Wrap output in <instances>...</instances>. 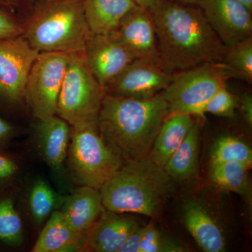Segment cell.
Here are the masks:
<instances>
[{
	"mask_svg": "<svg viewBox=\"0 0 252 252\" xmlns=\"http://www.w3.org/2000/svg\"><path fill=\"white\" fill-rule=\"evenodd\" d=\"M149 11L167 70L178 72L205 63L222 62L225 46L198 6L158 0Z\"/></svg>",
	"mask_w": 252,
	"mask_h": 252,
	"instance_id": "obj_1",
	"label": "cell"
},
{
	"mask_svg": "<svg viewBox=\"0 0 252 252\" xmlns=\"http://www.w3.org/2000/svg\"><path fill=\"white\" fill-rule=\"evenodd\" d=\"M170 109L161 93L148 99L105 94L97 120L99 135L124 163L149 157Z\"/></svg>",
	"mask_w": 252,
	"mask_h": 252,
	"instance_id": "obj_2",
	"label": "cell"
},
{
	"mask_svg": "<svg viewBox=\"0 0 252 252\" xmlns=\"http://www.w3.org/2000/svg\"><path fill=\"white\" fill-rule=\"evenodd\" d=\"M173 181L147 157L124 163L99 192L109 211L156 217L171 195Z\"/></svg>",
	"mask_w": 252,
	"mask_h": 252,
	"instance_id": "obj_3",
	"label": "cell"
},
{
	"mask_svg": "<svg viewBox=\"0 0 252 252\" xmlns=\"http://www.w3.org/2000/svg\"><path fill=\"white\" fill-rule=\"evenodd\" d=\"M91 32L82 0H57L41 7L24 32L39 52L83 54Z\"/></svg>",
	"mask_w": 252,
	"mask_h": 252,
	"instance_id": "obj_4",
	"label": "cell"
},
{
	"mask_svg": "<svg viewBox=\"0 0 252 252\" xmlns=\"http://www.w3.org/2000/svg\"><path fill=\"white\" fill-rule=\"evenodd\" d=\"M238 74L222 62L209 63L175 72L173 79L161 94L167 102L170 115L189 114L202 117L207 101Z\"/></svg>",
	"mask_w": 252,
	"mask_h": 252,
	"instance_id": "obj_5",
	"label": "cell"
},
{
	"mask_svg": "<svg viewBox=\"0 0 252 252\" xmlns=\"http://www.w3.org/2000/svg\"><path fill=\"white\" fill-rule=\"evenodd\" d=\"M103 88L91 72L83 54H70L58 99L57 114L72 127L97 126Z\"/></svg>",
	"mask_w": 252,
	"mask_h": 252,
	"instance_id": "obj_6",
	"label": "cell"
},
{
	"mask_svg": "<svg viewBox=\"0 0 252 252\" xmlns=\"http://www.w3.org/2000/svg\"><path fill=\"white\" fill-rule=\"evenodd\" d=\"M70 139L69 169L81 186L99 190L124 165L104 143L97 126L72 127Z\"/></svg>",
	"mask_w": 252,
	"mask_h": 252,
	"instance_id": "obj_7",
	"label": "cell"
},
{
	"mask_svg": "<svg viewBox=\"0 0 252 252\" xmlns=\"http://www.w3.org/2000/svg\"><path fill=\"white\" fill-rule=\"evenodd\" d=\"M70 54L40 52L28 76L24 98L39 121L57 114L58 99Z\"/></svg>",
	"mask_w": 252,
	"mask_h": 252,
	"instance_id": "obj_8",
	"label": "cell"
},
{
	"mask_svg": "<svg viewBox=\"0 0 252 252\" xmlns=\"http://www.w3.org/2000/svg\"><path fill=\"white\" fill-rule=\"evenodd\" d=\"M39 53L25 36L0 39V96L14 103L24 98L28 76Z\"/></svg>",
	"mask_w": 252,
	"mask_h": 252,
	"instance_id": "obj_9",
	"label": "cell"
},
{
	"mask_svg": "<svg viewBox=\"0 0 252 252\" xmlns=\"http://www.w3.org/2000/svg\"><path fill=\"white\" fill-rule=\"evenodd\" d=\"M175 73L149 61L135 59L104 88L105 94L148 99L168 86Z\"/></svg>",
	"mask_w": 252,
	"mask_h": 252,
	"instance_id": "obj_10",
	"label": "cell"
},
{
	"mask_svg": "<svg viewBox=\"0 0 252 252\" xmlns=\"http://www.w3.org/2000/svg\"><path fill=\"white\" fill-rule=\"evenodd\" d=\"M83 55L103 89L135 60L114 32L109 34L91 32Z\"/></svg>",
	"mask_w": 252,
	"mask_h": 252,
	"instance_id": "obj_11",
	"label": "cell"
},
{
	"mask_svg": "<svg viewBox=\"0 0 252 252\" xmlns=\"http://www.w3.org/2000/svg\"><path fill=\"white\" fill-rule=\"evenodd\" d=\"M212 30L225 47L252 36V11L238 0H200Z\"/></svg>",
	"mask_w": 252,
	"mask_h": 252,
	"instance_id": "obj_12",
	"label": "cell"
},
{
	"mask_svg": "<svg viewBox=\"0 0 252 252\" xmlns=\"http://www.w3.org/2000/svg\"><path fill=\"white\" fill-rule=\"evenodd\" d=\"M114 32L135 59L156 63L167 69L160 57L155 26L149 10L137 6L123 18Z\"/></svg>",
	"mask_w": 252,
	"mask_h": 252,
	"instance_id": "obj_13",
	"label": "cell"
},
{
	"mask_svg": "<svg viewBox=\"0 0 252 252\" xmlns=\"http://www.w3.org/2000/svg\"><path fill=\"white\" fill-rule=\"evenodd\" d=\"M141 225L135 217L106 210L83 235L81 250L119 252L126 240Z\"/></svg>",
	"mask_w": 252,
	"mask_h": 252,
	"instance_id": "obj_14",
	"label": "cell"
},
{
	"mask_svg": "<svg viewBox=\"0 0 252 252\" xmlns=\"http://www.w3.org/2000/svg\"><path fill=\"white\" fill-rule=\"evenodd\" d=\"M186 228L202 250L207 252L225 250L226 240L223 225L216 214L199 199L187 200L182 207Z\"/></svg>",
	"mask_w": 252,
	"mask_h": 252,
	"instance_id": "obj_15",
	"label": "cell"
},
{
	"mask_svg": "<svg viewBox=\"0 0 252 252\" xmlns=\"http://www.w3.org/2000/svg\"><path fill=\"white\" fill-rule=\"evenodd\" d=\"M105 210L99 190L81 186L68 198L61 212L73 231L83 236Z\"/></svg>",
	"mask_w": 252,
	"mask_h": 252,
	"instance_id": "obj_16",
	"label": "cell"
},
{
	"mask_svg": "<svg viewBox=\"0 0 252 252\" xmlns=\"http://www.w3.org/2000/svg\"><path fill=\"white\" fill-rule=\"evenodd\" d=\"M69 124L58 115L40 121L37 140L41 153L50 166L61 170L69 149Z\"/></svg>",
	"mask_w": 252,
	"mask_h": 252,
	"instance_id": "obj_17",
	"label": "cell"
},
{
	"mask_svg": "<svg viewBox=\"0 0 252 252\" xmlns=\"http://www.w3.org/2000/svg\"><path fill=\"white\" fill-rule=\"evenodd\" d=\"M195 122L191 114L169 115L158 132L149 158L164 168L167 160L180 147Z\"/></svg>",
	"mask_w": 252,
	"mask_h": 252,
	"instance_id": "obj_18",
	"label": "cell"
},
{
	"mask_svg": "<svg viewBox=\"0 0 252 252\" xmlns=\"http://www.w3.org/2000/svg\"><path fill=\"white\" fill-rule=\"evenodd\" d=\"M88 26L94 34L115 31L123 18L137 7L133 0H82Z\"/></svg>",
	"mask_w": 252,
	"mask_h": 252,
	"instance_id": "obj_19",
	"label": "cell"
},
{
	"mask_svg": "<svg viewBox=\"0 0 252 252\" xmlns=\"http://www.w3.org/2000/svg\"><path fill=\"white\" fill-rule=\"evenodd\" d=\"M82 238V235L73 231L63 216L62 212H53L32 252L81 251Z\"/></svg>",
	"mask_w": 252,
	"mask_h": 252,
	"instance_id": "obj_20",
	"label": "cell"
},
{
	"mask_svg": "<svg viewBox=\"0 0 252 252\" xmlns=\"http://www.w3.org/2000/svg\"><path fill=\"white\" fill-rule=\"evenodd\" d=\"M200 141V126L195 121L185 140L164 166V170L172 180L183 182L198 175Z\"/></svg>",
	"mask_w": 252,
	"mask_h": 252,
	"instance_id": "obj_21",
	"label": "cell"
},
{
	"mask_svg": "<svg viewBox=\"0 0 252 252\" xmlns=\"http://www.w3.org/2000/svg\"><path fill=\"white\" fill-rule=\"evenodd\" d=\"M250 169L240 162H215L210 163L209 177L217 187L251 200L252 189L248 177Z\"/></svg>",
	"mask_w": 252,
	"mask_h": 252,
	"instance_id": "obj_22",
	"label": "cell"
},
{
	"mask_svg": "<svg viewBox=\"0 0 252 252\" xmlns=\"http://www.w3.org/2000/svg\"><path fill=\"white\" fill-rule=\"evenodd\" d=\"M229 161L240 162L251 168L252 149L238 137L223 136L214 144L210 163Z\"/></svg>",
	"mask_w": 252,
	"mask_h": 252,
	"instance_id": "obj_23",
	"label": "cell"
},
{
	"mask_svg": "<svg viewBox=\"0 0 252 252\" xmlns=\"http://www.w3.org/2000/svg\"><path fill=\"white\" fill-rule=\"evenodd\" d=\"M222 63L234 70L240 79L252 82V36L225 47Z\"/></svg>",
	"mask_w": 252,
	"mask_h": 252,
	"instance_id": "obj_24",
	"label": "cell"
},
{
	"mask_svg": "<svg viewBox=\"0 0 252 252\" xmlns=\"http://www.w3.org/2000/svg\"><path fill=\"white\" fill-rule=\"evenodd\" d=\"M23 239V225L11 198L0 200V240L9 245H18Z\"/></svg>",
	"mask_w": 252,
	"mask_h": 252,
	"instance_id": "obj_25",
	"label": "cell"
},
{
	"mask_svg": "<svg viewBox=\"0 0 252 252\" xmlns=\"http://www.w3.org/2000/svg\"><path fill=\"white\" fill-rule=\"evenodd\" d=\"M56 196L45 181H36L30 195V209L33 220L37 224L43 223L52 214Z\"/></svg>",
	"mask_w": 252,
	"mask_h": 252,
	"instance_id": "obj_26",
	"label": "cell"
},
{
	"mask_svg": "<svg viewBox=\"0 0 252 252\" xmlns=\"http://www.w3.org/2000/svg\"><path fill=\"white\" fill-rule=\"evenodd\" d=\"M183 244L169 238L150 223L144 226L140 243V252H187Z\"/></svg>",
	"mask_w": 252,
	"mask_h": 252,
	"instance_id": "obj_27",
	"label": "cell"
},
{
	"mask_svg": "<svg viewBox=\"0 0 252 252\" xmlns=\"http://www.w3.org/2000/svg\"><path fill=\"white\" fill-rule=\"evenodd\" d=\"M238 105V99L225 86L204 105L202 109V117H205V114H211L219 117H232L234 116Z\"/></svg>",
	"mask_w": 252,
	"mask_h": 252,
	"instance_id": "obj_28",
	"label": "cell"
},
{
	"mask_svg": "<svg viewBox=\"0 0 252 252\" xmlns=\"http://www.w3.org/2000/svg\"><path fill=\"white\" fill-rule=\"evenodd\" d=\"M23 30L18 23L0 10V39L21 35Z\"/></svg>",
	"mask_w": 252,
	"mask_h": 252,
	"instance_id": "obj_29",
	"label": "cell"
},
{
	"mask_svg": "<svg viewBox=\"0 0 252 252\" xmlns=\"http://www.w3.org/2000/svg\"><path fill=\"white\" fill-rule=\"evenodd\" d=\"M144 226L140 225L126 240L119 252H140V243L143 234Z\"/></svg>",
	"mask_w": 252,
	"mask_h": 252,
	"instance_id": "obj_30",
	"label": "cell"
},
{
	"mask_svg": "<svg viewBox=\"0 0 252 252\" xmlns=\"http://www.w3.org/2000/svg\"><path fill=\"white\" fill-rule=\"evenodd\" d=\"M17 170V165L12 159L0 154V180H8L16 174Z\"/></svg>",
	"mask_w": 252,
	"mask_h": 252,
	"instance_id": "obj_31",
	"label": "cell"
},
{
	"mask_svg": "<svg viewBox=\"0 0 252 252\" xmlns=\"http://www.w3.org/2000/svg\"><path fill=\"white\" fill-rule=\"evenodd\" d=\"M240 107L245 122L252 126V97L251 94H245L240 99Z\"/></svg>",
	"mask_w": 252,
	"mask_h": 252,
	"instance_id": "obj_32",
	"label": "cell"
},
{
	"mask_svg": "<svg viewBox=\"0 0 252 252\" xmlns=\"http://www.w3.org/2000/svg\"><path fill=\"white\" fill-rule=\"evenodd\" d=\"M13 132V127L9 123L0 117V141L5 140Z\"/></svg>",
	"mask_w": 252,
	"mask_h": 252,
	"instance_id": "obj_33",
	"label": "cell"
},
{
	"mask_svg": "<svg viewBox=\"0 0 252 252\" xmlns=\"http://www.w3.org/2000/svg\"><path fill=\"white\" fill-rule=\"evenodd\" d=\"M136 4L140 7L147 10H151L157 4L158 0H133Z\"/></svg>",
	"mask_w": 252,
	"mask_h": 252,
	"instance_id": "obj_34",
	"label": "cell"
},
{
	"mask_svg": "<svg viewBox=\"0 0 252 252\" xmlns=\"http://www.w3.org/2000/svg\"><path fill=\"white\" fill-rule=\"evenodd\" d=\"M173 1L184 4L196 5L197 6L200 0H173Z\"/></svg>",
	"mask_w": 252,
	"mask_h": 252,
	"instance_id": "obj_35",
	"label": "cell"
},
{
	"mask_svg": "<svg viewBox=\"0 0 252 252\" xmlns=\"http://www.w3.org/2000/svg\"><path fill=\"white\" fill-rule=\"evenodd\" d=\"M241 1L244 4L246 5L252 11V0H238Z\"/></svg>",
	"mask_w": 252,
	"mask_h": 252,
	"instance_id": "obj_36",
	"label": "cell"
},
{
	"mask_svg": "<svg viewBox=\"0 0 252 252\" xmlns=\"http://www.w3.org/2000/svg\"><path fill=\"white\" fill-rule=\"evenodd\" d=\"M4 4V2H3L2 1H1V0H0V4Z\"/></svg>",
	"mask_w": 252,
	"mask_h": 252,
	"instance_id": "obj_37",
	"label": "cell"
},
{
	"mask_svg": "<svg viewBox=\"0 0 252 252\" xmlns=\"http://www.w3.org/2000/svg\"><path fill=\"white\" fill-rule=\"evenodd\" d=\"M6 1H14V0H6Z\"/></svg>",
	"mask_w": 252,
	"mask_h": 252,
	"instance_id": "obj_38",
	"label": "cell"
}]
</instances>
